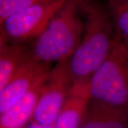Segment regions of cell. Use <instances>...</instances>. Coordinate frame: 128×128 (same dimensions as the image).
Returning <instances> with one entry per match:
<instances>
[{"label": "cell", "instance_id": "1", "mask_svg": "<svg viewBox=\"0 0 128 128\" xmlns=\"http://www.w3.org/2000/svg\"><path fill=\"white\" fill-rule=\"evenodd\" d=\"M83 32L78 48L68 60L73 83H87L108 56L116 32L107 5L97 0H81Z\"/></svg>", "mask_w": 128, "mask_h": 128}, {"label": "cell", "instance_id": "10", "mask_svg": "<svg viewBox=\"0 0 128 128\" xmlns=\"http://www.w3.org/2000/svg\"><path fill=\"white\" fill-rule=\"evenodd\" d=\"M29 54V48L23 44L6 45L0 51V92Z\"/></svg>", "mask_w": 128, "mask_h": 128}, {"label": "cell", "instance_id": "13", "mask_svg": "<svg viewBox=\"0 0 128 128\" xmlns=\"http://www.w3.org/2000/svg\"><path fill=\"white\" fill-rule=\"evenodd\" d=\"M24 128H56L54 124H43L32 122L30 124H28Z\"/></svg>", "mask_w": 128, "mask_h": 128}, {"label": "cell", "instance_id": "2", "mask_svg": "<svg viewBox=\"0 0 128 128\" xmlns=\"http://www.w3.org/2000/svg\"><path fill=\"white\" fill-rule=\"evenodd\" d=\"M81 0H68L46 28L32 41L30 55L50 64L69 59L78 48L83 32Z\"/></svg>", "mask_w": 128, "mask_h": 128}, {"label": "cell", "instance_id": "11", "mask_svg": "<svg viewBox=\"0 0 128 128\" xmlns=\"http://www.w3.org/2000/svg\"><path fill=\"white\" fill-rule=\"evenodd\" d=\"M106 5L117 34L128 42V0H107Z\"/></svg>", "mask_w": 128, "mask_h": 128}, {"label": "cell", "instance_id": "6", "mask_svg": "<svg viewBox=\"0 0 128 128\" xmlns=\"http://www.w3.org/2000/svg\"><path fill=\"white\" fill-rule=\"evenodd\" d=\"M50 69V64L40 62L29 54L0 92V114L18 103L44 80Z\"/></svg>", "mask_w": 128, "mask_h": 128}, {"label": "cell", "instance_id": "9", "mask_svg": "<svg viewBox=\"0 0 128 128\" xmlns=\"http://www.w3.org/2000/svg\"><path fill=\"white\" fill-rule=\"evenodd\" d=\"M46 79L34 88L18 103L0 114V128H24L32 120L38 98Z\"/></svg>", "mask_w": 128, "mask_h": 128}, {"label": "cell", "instance_id": "12", "mask_svg": "<svg viewBox=\"0 0 128 128\" xmlns=\"http://www.w3.org/2000/svg\"><path fill=\"white\" fill-rule=\"evenodd\" d=\"M43 1L46 0H0V20L4 22L19 11Z\"/></svg>", "mask_w": 128, "mask_h": 128}, {"label": "cell", "instance_id": "5", "mask_svg": "<svg viewBox=\"0 0 128 128\" xmlns=\"http://www.w3.org/2000/svg\"><path fill=\"white\" fill-rule=\"evenodd\" d=\"M68 60L57 62L51 68L38 98L32 122L54 124L73 86Z\"/></svg>", "mask_w": 128, "mask_h": 128}, {"label": "cell", "instance_id": "4", "mask_svg": "<svg viewBox=\"0 0 128 128\" xmlns=\"http://www.w3.org/2000/svg\"><path fill=\"white\" fill-rule=\"evenodd\" d=\"M68 0H46L31 5L6 18L2 30L6 41L23 44L33 41Z\"/></svg>", "mask_w": 128, "mask_h": 128}, {"label": "cell", "instance_id": "8", "mask_svg": "<svg viewBox=\"0 0 128 128\" xmlns=\"http://www.w3.org/2000/svg\"><path fill=\"white\" fill-rule=\"evenodd\" d=\"M80 128H128V110L90 100Z\"/></svg>", "mask_w": 128, "mask_h": 128}, {"label": "cell", "instance_id": "3", "mask_svg": "<svg viewBox=\"0 0 128 128\" xmlns=\"http://www.w3.org/2000/svg\"><path fill=\"white\" fill-rule=\"evenodd\" d=\"M88 90L90 100L128 110V42L118 34L108 56L90 78Z\"/></svg>", "mask_w": 128, "mask_h": 128}, {"label": "cell", "instance_id": "7", "mask_svg": "<svg viewBox=\"0 0 128 128\" xmlns=\"http://www.w3.org/2000/svg\"><path fill=\"white\" fill-rule=\"evenodd\" d=\"M90 101L87 83H73L56 120V128H80Z\"/></svg>", "mask_w": 128, "mask_h": 128}, {"label": "cell", "instance_id": "14", "mask_svg": "<svg viewBox=\"0 0 128 128\" xmlns=\"http://www.w3.org/2000/svg\"><path fill=\"white\" fill-rule=\"evenodd\" d=\"M2 23L3 22L0 20V51L6 46V40L5 38L3 30H2Z\"/></svg>", "mask_w": 128, "mask_h": 128}]
</instances>
